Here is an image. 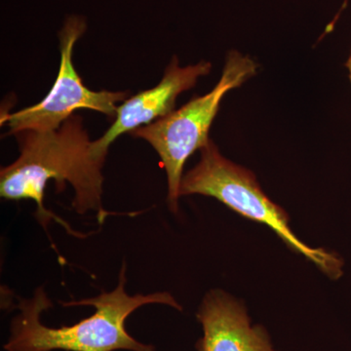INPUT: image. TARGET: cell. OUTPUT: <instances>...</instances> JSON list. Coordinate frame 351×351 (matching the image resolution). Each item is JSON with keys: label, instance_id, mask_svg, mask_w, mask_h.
<instances>
[{"label": "cell", "instance_id": "5", "mask_svg": "<svg viewBox=\"0 0 351 351\" xmlns=\"http://www.w3.org/2000/svg\"><path fill=\"white\" fill-rule=\"evenodd\" d=\"M82 16H69L59 32L61 63L56 82L49 94L32 107L1 114V125L9 127V134L22 131L56 130L78 110H90L115 117L119 104L130 97L127 91H93L83 83L73 66L75 43L86 32Z\"/></svg>", "mask_w": 351, "mask_h": 351}, {"label": "cell", "instance_id": "8", "mask_svg": "<svg viewBox=\"0 0 351 351\" xmlns=\"http://www.w3.org/2000/svg\"><path fill=\"white\" fill-rule=\"evenodd\" d=\"M346 66H348V71H350V78L351 82V54L350 59H348V63H346Z\"/></svg>", "mask_w": 351, "mask_h": 351}, {"label": "cell", "instance_id": "4", "mask_svg": "<svg viewBox=\"0 0 351 351\" xmlns=\"http://www.w3.org/2000/svg\"><path fill=\"white\" fill-rule=\"evenodd\" d=\"M250 57L232 51L228 55L219 82L209 93L195 97L179 110L131 132L154 147L167 176L168 206L177 213L180 189L186 160L209 144V131L223 97L257 73Z\"/></svg>", "mask_w": 351, "mask_h": 351}, {"label": "cell", "instance_id": "3", "mask_svg": "<svg viewBox=\"0 0 351 351\" xmlns=\"http://www.w3.org/2000/svg\"><path fill=\"white\" fill-rule=\"evenodd\" d=\"M199 162L184 175L180 195L211 196L245 218L265 223L289 248L302 254L326 276H343V263L336 254L313 249L295 237L289 226L287 213L265 195L250 170L221 156L213 141L201 149Z\"/></svg>", "mask_w": 351, "mask_h": 351}, {"label": "cell", "instance_id": "1", "mask_svg": "<svg viewBox=\"0 0 351 351\" xmlns=\"http://www.w3.org/2000/svg\"><path fill=\"white\" fill-rule=\"evenodd\" d=\"M20 156L0 172V196L6 200H32L36 219L47 232L51 221H56L73 233L68 223L44 205L48 182H55L57 193L66 182L75 191L73 205L76 213L95 212L100 223L110 212L103 207L106 159L95 156L80 115L73 114L56 130L22 131L15 134Z\"/></svg>", "mask_w": 351, "mask_h": 351}, {"label": "cell", "instance_id": "7", "mask_svg": "<svg viewBox=\"0 0 351 351\" xmlns=\"http://www.w3.org/2000/svg\"><path fill=\"white\" fill-rule=\"evenodd\" d=\"M203 336L197 351H277L262 326H252L245 307L223 291L208 293L197 313Z\"/></svg>", "mask_w": 351, "mask_h": 351}, {"label": "cell", "instance_id": "2", "mask_svg": "<svg viewBox=\"0 0 351 351\" xmlns=\"http://www.w3.org/2000/svg\"><path fill=\"white\" fill-rule=\"evenodd\" d=\"M126 265L119 274V285L112 292H103L91 299L61 302L62 306H93V315L80 322L59 328L43 324L40 316L53 306L43 287L34 291L29 299L17 297L19 313L11 320L10 335L5 351H156L152 345L141 343L127 332V318L147 304H164L182 311L167 292L127 294Z\"/></svg>", "mask_w": 351, "mask_h": 351}, {"label": "cell", "instance_id": "6", "mask_svg": "<svg viewBox=\"0 0 351 351\" xmlns=\"http://www.w3.org/2000/svg\"><path fill=\"white\" fill-rule=\"evenodd\" d=\"M211 69V63L205 61L181 68L178 58H173L156 86L138 92L120 104L112 125L98 140L92 141L95 156L107 159L110 145L120 136L130 134L174 112L179 95L195 87L198 78L207 75Z\"/></svg>", "mask_w": 351, "mask_h": 351}]
</instances>
